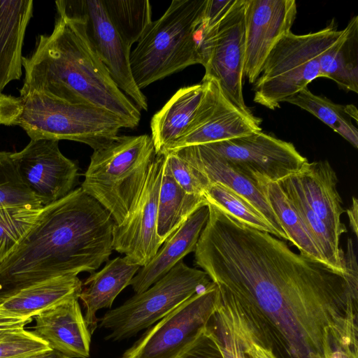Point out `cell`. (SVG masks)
<instances>
[{"instance_id":"1","label":"cell","mask_w":358,"mask_h":358,"mask_svg":"<svg viewBox=\"0 0 358 358\" xmlns=\"http://www.w3.org/2000/svg\"><path fill=\"white\" fill-rule=\"evenodd\" d=\"M194 262L277 358H327L357 348V296L346 274L292 251L213 205Z\"/></svg>"},{"instance_id":"2","label":"cell","mask_w":358,"mask_h":358,"mask_svg":"<svg viewBox=\"0 0 358 358\" xmlns=\"http://www.w3.org/2000/svg\"><path fill=\"white\" fill-rule=\"evenodd\" d=\"M114 223L81 187L44 206L18 245L0 263V302L41 281L95 272L112 253Z\"/></svg>"},{"instance_id":"3","label":"cell","mask_w":358,"mask_h":358,"mask_svg":"<svg viewBox=\"0 0 358 358\" xmlns=\"http://www.w3.org/2000/svg\"><path fill=\"white\" fill-rule=\"evenodd\" d=\"M20 95L36 91L64 101L106 110L138 126L141 112L116 85L86 34L83 22L57 13L49 35H39L23 57Z\"/></svg>"},{"instance_id":"4","label":"cell","mask_w":358,"mask_h":358,"mask_svg":"<svg viewBox=\"0 0 358 358\" xmlns=\"http://www.w3.org/2000/svg\"><path fill=\"white\" fill-rule=\"evenodd\" d=\"M0 124L19 126L31 140L73 141L93 150L110 143L122 128H131L106 110L36 91L19 96L0 94Z\"/></svg>"},{"instance_id":"5","label":"cell","mask_w":358,"mask_h":358,"mask_svg":"<svg viewBox=\"0 0 358 358\" xmlns=\"http://www.w3.org/2000/svg\"><path fill=\"white\" fill-rule=\"evenodd\" d=\"M207 0H173L152 21L131 52L134 80L141 90L186 67L204 65L208 31L203 16Z\"/></svg>"},{"instance_id":"6","label":"cell","mask_w":358,"mask_h":358,"mask_svg":"<svg viewBox=\"0 0 358 358\" xmlns=\"http://www.w3.org/2000/svg\"><path fill=\"white\" fill-rule=\"evenodd\" d=\"M155 156L151 136L117 135L94 150L80 187L120 224L139 196Z\"/></svg>"},{"instance_id":"7","label":"cell","mask_w":358,"mask_h":358,"mask_svg":"<svg viewBox=\"0 0 358 358\" xmlns=\"http://www.w3.org/2000/svg\"><path fill=\"white\" fill-rule=\"evenodd\" d=\"M329 26L316 32L283 36L271 49L254 84V101L275 110L285 101L321 78L322 55L343 35Z\"/></svg>"},{"instance_id":"8","label":"cell","mask_w":358,"mask_h":358,"mask_svg":"<svg viewBox=\"0 0 358 358\" xmlns=\"http://www.w3.org/2000/svg\"><path fill=\"white\" fill-rule=\"evenodd\" d=\"M211 282L203 271L189 267L182 260L179 262L148 289L98 320L100 327L110 331L105 339L119 341L134 336Z\"/></svg>"},{"instance_id":"9","label":"cell","mask_w":358,"mask_h":358,"mask_svg":"<svg viewBox=\"0 0 358 358\" xmlns=\"http://www.w3.org/2000/svg\"><path fill=\"white\" fill-rule=\"evenodd\" d=\"M219 301L212 282L159 320L121 358H177L204 331Z\"/></svg>"},{"instance_id":"10","label":"cell","mask_w":358,"mask_h":358,"mask_svg":"<svg viewBox=\"0 0 358 358\" xmlns=\"http://www.w3.org/2000/svg\"><path fill=\"white\" fill-rule=\"evenodd\" d=\"M55 6L57 13L83 22L91 45L116 85L140 110H147V98L132 76L131 47L112 24L102 1L59 0Z\"/></svg>"},{"instance_id":"11","label":"cell","mask_w":358,"mask_h":358,"mask_svg":"<svg viewBox=\"0 0 358 358\" xmlns=\"http://www.w3.org/2000/svg\"><path fill=\"white\" fill-rule=\"evenodd\" d=\"M201 145L224 159L262 189L297 172L308 162L292 143L262 131Z\"/></svg>"},{"instance_id":"12","label":"cell","mask_w":358,"mask_h":358,"mask_svg":"<svg viewBox=\"0 0 358 358\" xmlns=\"http://www.w3.org/2000/svg\"><path fill=\"white\" fill-rule=\"evenodd\" d=\"M245 0H234L212 28L203 80H216L227 99L246 115H253L243 94L245 59Z\"/></svg>"},{"instance_id":"13","label":"cell","mask_w":358,"mask_h":358,"mask_svg":"<svg viewBox=\"0 0 358 358\" xmlns=\"http://www.w3.org/2000/svg\"><path fill=\"white\" fill-rule=\"evenodd\" d=\"M164 156L151 162L142 189L124 220L113 227V250L127 261L143 267L156 255L162 243L157 235L158 201Z\"/></svg>"},{"instance_id":"14","label":"cell","mask_w":358,"mask_h":358,"mask_svg":"<svg viewBox=\"0 0 358 358\" xmlns=\"http://www.w3.org/2000/svg\"><path fill=\"white\" fill-rule=\"evenodd\" d=\"M205 85L201 103L184 134L162 155L178 149L213 143L262 131L261 120L248 116L234 106L213 79L202 80Z\"/></svg>"},{"instance_id":"15","label":"cell","mask_w":358,"mask_h":358,"mask_svg":"<svg viewBox=\"0 0 358 358\" xmlns=\"http://www.w3.org/2000/svg\"><path fill=\"white\" fill-rule=\"evenodd\" d=\"M10 157L22 180L43 206L66 196L78 177V166L59 148V141L31 140Z\"/></svg>"},{"instance_id":"16","label":"cell","mask_w":358,"mask_h":358,"mask_svg":"<svg viewBox=\"0 0 358 358\" xmlns=\"http://www.w3.org/2000/svg\"><path fill=\"white\" fill-rule=\"evenodd\" d=\"M296 13L294 0H245L244 76L250 83L277 42L292 31Z\"/></svg>"},{"instance_id":"17","label":"cell","mask_w":358,"mask_h":358,"mask_svg":"<svg viewBox=\"0 0 358 358\" xmlns=\"http://www.w3.org/2000/svg\"><path fill=\"white\" fill-rule=\"evenodd\" d=\"M78 300V297L69 299L34 317V333L52 350L69 358L90 357L92 334Z\"/></svg>"},{"instance_id":"18","label":"cell","mask_w":358,"mask_h":358,"mask_svg":"<svg viewBox=\"0 0 358 358\" xmlns=\"http://www.w3.org/2000/svg\"><path fill=\"white\" fill-rule=\"evenodd\" d=\"M171 152H175L203 174L210 184L220 182L248 201L272 225L278 238L288 241L267 201L264 189L243 175L224 159L203 145L187 146Z\"/></svg>"},{"instance_id":"19","label":"cell","mask_w":358,"mask_h":358,"mask_svg":"<svg viewBox=\"0 0 358 358\" xmlns=\"http://www.w3.org/2000/svg\"><path fill=\"white\" fill-rule=\"evenodd\" d=\"M309 207L340 240L346 231L341 217L344 212L337 190V176L327 161L306 162L293 173Z\"/></svg>"},{"instance_id":"20","label":"cell","mask_w":358,"mask_h":358,"mask_svg":"<svg viewBox=\"0 0 358 358\" xmlns=\"http://www.w3.org/2000/svg\"><path fill=\"white\" fill-rule=\"evenodd\" d=\"M208 217V205L201 207L164 241L153 258L131 280L129 285L136 294L148 289L184 257L194 252Z\"/></svg>"},{"instance_id":"21","label":"cell","mask_w":358,"mask_h":358,"mask_svg":"<svg viewBox=\"0 0 358 358\" xmlns=\"http://www.w3.org/2000/svg\"><path fill=\"white\" fill-rule=\"evenodd\" d=\"M31 0H0V94L22 74V47L33 15Z\"/></svg>"},{"instance_id":"22","label":"cell","mask_w":358,"mask_h":358,"mask_svg":"<svg viewBox=\"0 0 358 358\" xmlns=\"http://www.w3.org/2000/svg\"><path fill=\"white\" fill-rule=\"evenodd\" d=\"M141 266L117 257L108 261L104 267L94 272L83 282L79 295L85 310L84 317L89 330L94 334L98 327L96 313L111 308L117 295L127 286Z\"/></svg>"},{"instance_id":"23","label":"cell","mask_w":358,"mask_h":358,"mask_svg":"<svg viewBox=\"0 0 358 358\" xmlns=\"http://www.w3.org/2000/svg\"><path fill=\"white\" fill-rule=\"evenodd\" d=\"M83 282L77 275L58 276L27 287L0 302V313L32 318L71 298L78 297Z\"/></svg>"},{"instance_id":"24","label":"cell","mask_w":358,"mask_h":358,"mask_svg":"<svg viewBox=\"0 0 358 358\" xmlns=\"http://www.w3.org/2000/svg\"><path fill=\"white\" fill-rule=\"evenodd\" d=\"M205 90L203 82L179 89L152 117L151 138L156 155L178 140L193 120Z\"/></svg>"},{"instance_id":"25","label":"cell","mask_w":358,"mask_h":358,"mask_svg":"<svg viewBox=\"0 0 358 358\" xmlns=\"http://www.w3.org/2000/svg\"><path fill=\"white\" fill-rule=\"evenodd\" d=\"M340 39L320 58L321 78L334 80L346 91L358 92V17L343 29Z\"/></svg>"},{"instance_id":"26","label":"cell","mask_w":358,"mask_h":358,"mask_svg":"<svg viewBox=\"0 0 358 358\" xmlns=\"http://www.w3.org/2000/svg\"><path fill=\"white\" fill-rule=\"evenodd\" d=\"M206 205L204 196L189 194L182 189L164 161L157 223V235L162 244L191 215Z\"/></svg>"},{"instance_id":"27","label":"cell","mask_w":358,"mask_h":358,"mask_svg":"<svg viewBox=\"0 0 358 358\" xmlns=\"http://www.w3.org/2000/svg\"><path fill=\"white\" fill-rule=\"evenodd\" d=\"M301 216L327 265L345 273L344 251L340 240L315 215L304 199L293 173L277 182Z\"/></svg>"},{"instance_id":"28","label":"cell","mask_w":358,"mask_h":358,"mask_svg":"<svg viewBox=\"0 0 358 358\" xmlns=\"http://www.w3.org/2000/svg\"><path fill=\"white\" fill-rule=\"evenodd\" d=\"M285 102L295 105L320 120L334 131L358 148L357 109L354 105H341L325 96L316 95L306 88L287 98Z\"/></svg>"},{"instance_id":"29","label":"cell","mask_w":358,"mask_h":358,"mask_svg":"<svg viewBox=\"0 0 358 358\" xmlns=\"http://www.w3.org/2000/svg\"><path fill=\"white\" fill-rule=\"evenodd\" d=\"M264 192L288 241L297 248L301 255L326 264L301 216L279 184L269 182L264 187Z\"/></svg>"},{"instance_id":"30","label":"cell","mask_w":358,"mask_h":358,"mask_svg":"<svg viewBox=\"0 0 358 358\" xmlns=\"http://www.w3.org/2000/svg\"><path fill=\"white\" fill-rule=\"evenodd\" d=\"M110 20L130 46L138 43L152 23L148 0H101Z\"/></svg>"},{"instance_id":"31","label":"cell","mask_w":358,"mask_h":358,"mask_svg":"<svg viewBox=\"0 0 358 358\" xmlns=\"http://www.w3.org/2000/svg\"><path fill=\"white\" fill-rule=\"evenodd\" d=\"M203 196L208 203L213 204L238 222L278 238L277 231L264 216L229 187L220 182H213L208 185Z\"/></svg>"},{"instance_id":"32","label":"cell","mask_w":358,"mask_h":358,"mask_svg":"<svg viewBox=\"0 0 358 358\" xmlns=\"http://www.w3.org/2000/svg\"><path fill=\"white\" fill-rule=\"evenodd\" d=\"M43 208L32 205L0 208V263L18 245Z\"/></svg>"},{"instance_id":"33","label":"cell","mask_w":358,"mask_h":358,"mask_svg":"<svg viewBox=\"0 0 358 358\" xmlns=\"http://www.w3.org/2000/svg\"><path fill=\"white\" fill-rule=\"evenodd\" d=\"M206 330L223 358H245L233 311L220 295L217 307Z\"/></svg>"},{"instance_id":"34","label":"cell","mask_w":358,"mask_h":358,"mask_svg":"<svg viewBox=\"0 0 358 358\" xmlns=\"http://www.w3.org/2000/svg\"><path fill=\"white\" fill-rule=\"evenodd\" d=\"M10 155L9 152H0V208L43 206L22 180Z\"/></svg>"},{"instance_id":"35","label":"cell","mask_w":358,"mask_h":358,"mask_svg":"<svg viewBox=\"0 0 358 358\" xmlns=\"http://www.w3.org/2000/svg\"><path fill=\"white\" fill-rule=\"evenodd\" d=\"M163 155L173 178L182 189L189 194L204 196L210 185L206 176L175 152Z\"/></svg>"},{"instance_id":"36","label":"cell","mask_w":358,"mask_h":358,"mask_svg":"<svg viewBox=\"0 0 358 358\" xmlns=\"http://www.w3.org/2000/svg\"><path fill=\"white\" fill-rule=\"evenodd\" d=\"M50 350L46 341L25 329L0 341V358H22Z\"/></svg>"},{"instance_id":"37","label":"cell","mask_w":358,"mask_h":358,"mask_svg":"<svg viewBox=\"0 0 358 358\" xmlns=\"http://www.w3.org/2000/svg\"><path fill=\"white\" fill-rule=\"evenodd\" d=\"M227 303L233 311L237 331L243 345L245 358H277L271 349L262 345L255 340L245 323L235 309L229 303Z\"/></svg>"},{"instance_id":"38","label":"cell","mask_w":358,"mask_h":358,"mask_svg":"<svg viewBox=\"0 0 358 358\" xmlns=\"http://www.w3.org/2000/svg\"><path fill=\"white\" fill-rule=\"evenodd\" d=\"M177 358L223 357L213 341L207 334L205 328L202 334Z\"/></svg>"},{"instance_id":"39","label":"cell","mask_w":358,"mask_h":358,"mask_svg":"<svg viewBox=\"0 0 358 358\" xmlns=\"http://www.w3.org/2000/svg\"><path fill=\"white\" fill-rule=\"evenodd\" d=\"M234 0H207L203 20L210 30L220 21Z\"/></svg>"},{"instance_id":"40","label":"cell","mask_w":358,"mask_h":358,"mask_svg":"<svg viewBox=\"0 0 358 358\" xmlns=\"http://www.w3.org/2000/svg\"><path fill=\"white\" fill-rule=\"evenodd\" d=\"M31 321L32 318L13 317L0 313V341L24 329L26 324Z\"/></svg>"},{"instance_id":"41","label":"cell","mask_w":358,"mask_h":358,"mask_svg":"<svg viewBox=\"0 0 358 358\" xmlns=\"http://www.w3.org/2000/svg\"><path fill=\"white\" fill-rule=\"evenodd\" d=\"M350 228L356 236L358 235V201L355 197L352 198V203L347 210Z\"/></svg>"},{"instance_id":"42","label":"cell","mask_w":358,"mask_h":358,"mask_svg":"<svg viewBox=\"0 0 358 358\" xmlns=\"http://www.w3.org/2000/svg\"><path fill=\"white\" fill-rule=\"evenodd\" d=\"M327 358H358L357 348L339 346L334 349Z\"/></svg>"},{"instance_id":"43","label":"cell","mask_w":358,"mask_h":358,"mask_svg":"<svg viewBox=\"0 0 358 358\" xmlns=\"http://www.w3.org/2000/svg\"><path fill=\"white\" fill-rule=\"evenodd\" d=\"M22 358H69L68 357L53 350L36 353Z\"/></svg>"}]
</instances>
